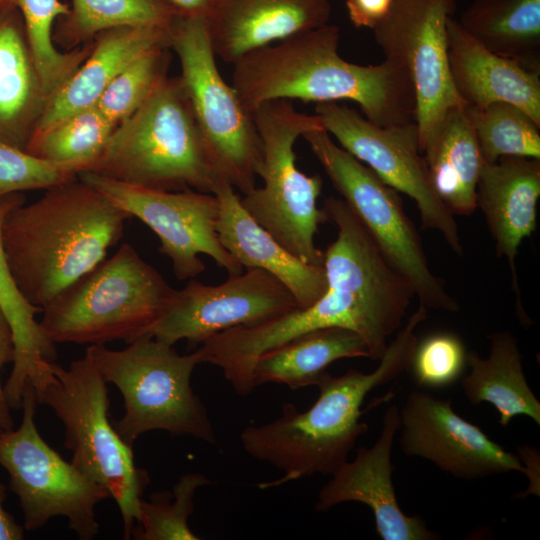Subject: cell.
I'll use <instances>...</instances> for the list:
<instances>
[{"mask_svg": "<svg viewBox=\"0 0 540 540\" xmlns=\"http://www.w3.org/2000/svg\"><path fill=\"white\" fill-rule=\"evenodd\" d=\"M6 487L0 482V540H22L24 527L4 508Z\"/></svg>", "mask_w": 540, "mask_h": 540, "instance_id": "ab89813d", "label": "cell"}, {"mask_svg": "<svg viewBox=\"0 0 540 540\" xmlns=\"http://www.w3.org/2000/svg\"><path fill=\"white\" fill-rule=\"evenodd\" d=\"M465 107L450 108L421 148L435 192L458 215H471L477 208L476 187L483 162Z\"/></svg>", "mask_w": 540, "mask_h": 540, "instance_id": "484cf974", "label": "cell"}, {"mask_svg": "<svg viewBox=\"0 0 540 540\" xmlns=\"http://www.w3.org/2000/svg\"><path fill=\"white\" fill-rule=\"evenodd\" d=\"M370 358L364 339L342 327L305 332L262 353L252 369L257 386L283 384L291 389L316 385L328 366L344 358Z\"/></svg>", "mask_w": 540, "mask_h": 540, "instance_id": "83f0119b", "label": "cell"}, {"mask_svg": "<svg viewBox=\"0 0 540 540\" xmlns=\"http://www.w3.org/2000/svg\"><path fill=\"white\" fill-rule=\"evenodd\" d=\"M322 209L337 229L323 252L324 294L307 308L216 333L198 348L202 363L217 366L238 395L255 389L252 369L262 353L319 328L356 332L367 344L369 359L379 361L407 315L415 296L411 285L387 262L346 202L330 196Z\"/></svg>", "mask_w": 540, "mask_h": 540, "instance_id": "6da1fadb", "label": "cell"}, {"mask_svg": "<svg viewBox=\"0 0 540 540\" xmlns=\"http://www.w3.org/2000/svg\"><path fill=\"white\" fill-rule=\"evenodd\" d=\"M4 431H5V430L2 429V428L0 427V435H1Z\"/></svg>", "mask_w": 540, "mask_h": 540, "instance_id": "ee69618b", "label": "cell"}, {"mask_svg": "<svg viewBox=\"0 0 540 540\" xmlns=\"http://www.w3.org/2000/svg\"><path fill=\"white\" fill-rule=\"evenodd\" d=\"M24 200L21 193L0 200V308L10 323L15 340V359L4 393L10 408L15 410L22 406L26 383L31 382L35 389L42 386L52 375L49 363L54 362L57 356L55 343L46 336L35 318L42 309L30 303L17 286L2 248L3 220Z\"/></svg>", "mask_w": 540, "mask_h": 540, "instance_id": "d4e9b609", "label": "cell"}, {"mask_svg": "<svg viewBox=\"0 0 540 540\" xmlns=\"http://www.w3.org/2000/svg\"><path fill=\"white\" fill-rule=\"evenodd\" d=\"M14 2L22 16L28 46L50 100L87 58L92 42L68 52H62L55 46L54 24L70 11V6L65 2L61 0H14Z\"/></svg>", "mask_w": 540, "mask_h": 540, "instance_id": "1f68e13d", "label": "cell"}, {"mask_svg": "<svg viewBox=\"0 0 540 540\" xmlns=\"http://www.w3.org/2000/svg\"><path fill=\"white\" fill-rule=\"evenodd\" d=\"M86 353L123 397L125 412L113 425L128 446L153 430L216 443L207 409L191 386L201 363L198 350L180 355L173 345L147 336L122 350L89 345Z\"/></svg>", "mask_w": 540, "mask_h": 540, "instance_id": "ba28073f", "label": "cell"}, {"mask_svg": "<svg viewBox=\"0 0 540 540\" xmlns=\"http://www.w3.org/2000/svg\"><path fill=\"white\" fill-rule=\"evenodd\" d=\"M252 115L262 143L258 176L263 186L244 194L241 204L289 252L308 264L323 266L324 254L315 244L319 225L327 222L317 207L323 180L300 171L294 151L304 133L324 129L322 120L296 111L286 99L264 102Z\"/></svg>", "mask_w": 540, "mask_h": 540, "instance_id": "9c48e42d", "label": "cell"}, {"mask_svg": "<svg viewBox=\"0 0 540 540\" xmlns=\"http://www.w3.org/2000/svg\"><path fill=\"white\" fill-rule=\"evenodd\" d=\"M483 162L503 156L540 159V126L522 109L505 102L466 106Z\"/></svg>", "mask_w": 540, "mask_h": 540, "instance_id": "d6a6232c", "label": "cell"}, {"mask_svg": "<svg viewBox=\"0 0 540 540\" xmlns=\"http://www.w3.org/2000/svg\"><path fill=\"white\" fill-rule=\"evenodd\" d=\"M115 127L93 105L34 133L25 151L78 174L101 155Z\"/></svg>", "mask_w": 540, "mask_h": 540, "instance_id": "f546056e", "label": "cell"}, {"mask_svg": "<svg viewBox=\"0 0 540 540\" xmlns=\"http://www.w3.org/2000/svg\"><path fill=\"white\" fill-rule=\"evenodd\" d=\"M37 398L31 382L22 396V421L16 430L0 435V465L9 475V489L17 496L24 529L44 527L63 516L80 540L99 532L96 505L110 498L109 491L65 461L41 437L36 423Z\"/></svg>", "mask_w": 540, "mask_h": 540, "instance_id": "7c38bea8", "label": "cell"}, {"mask_svg": "<svg viewBox=\"0 0 540 540\" xmlns=\"http://www.w3.org/2000/svg\"><path fill=\"white\" fill-rule=\"evenodd\" d=\"M522 362L518 341L508 331L490 336L487 357L467 353L470 372L461 381L463 394L473 405L491 404L503 427L520 415L540 425V402L526 380Z\"/></svg>", "mask_w": 540, "mask_h": 540, "instance_id": "4316f807", "label": "cell"}, {"mask_svg": "<svg viewBox=\"0 0 540 540\" xmlns=\"http://www.w3.org/2000/svg\"><path fill=\"white\" fill-rule=\"evenodd\" d=\"M77 177L105 195L130 217H136L159 238V251L172 264L179 280L193 279L205 270L206 254L228 275L242 273V265L222 246L216 225L219 202L214 194L163 191L122 183L93 172Z\"/></svg>", "mask_w": 540, "mask_h": 540, "instance_id": "4fadbf2b", "label": "cell"}, {"mask_svg": "<svg viewBox=\"0 0 540 540\" xmlns=\"http://www.w3.org/2000/svg\"><path fill=\"white\" fill-rule=\"evenodd\" d=\"M330 0H216L206 22L215 56L243 55L328 24Z\"/></svg>", "mask_w": 540, "mask_h": 540, "instance_id": "d6986e66", "label": "cell"}, {"mask_svg": "<svg viewBox=\"0 0 540 540\" xmlns=\"http://www.w3.org/2000/svg\"><path fill=\"white\" fill-rule=\"evenodd\" d=\"M419 323V317H408L373 371L349 369L340 376L325 372L315 385L319 396L310 408L299 412L294 404L285 403L277 419L241 432L246 453L283 472L259 488L279 487L315 474L330 476L348 460L358 438L368 430L361 421L366 396L410 369Z\"/></svg>", "mask_w": 540, "mask_h": 540, "instance_id": "277c9868", "label": "cell"}, {"mask_svg": "<svg viewBox=\"0 0 540 540\" xmlns=\"http://www.w3.org/2000/svg\"><path fill=\"white\" fill-rule=\"evenodd\" d=\"M130 215L78 177L46 189L5 216L1 243L10 272L43 308L105 258Z\"/></svg>", "mask_w": 540, "mask_h": 540, "instance_id": "3957f363", "label": "cell"}, {"mask_svg": "<svg viewBox=\"0 0 540 540\" xmlns=\"http://www.w3.org/2000/svg\"><path fill=\"white\" fill-rule=\"evenodd\" d=\"M339 28L326 24L251 51L233 63L232 86L251 114L264 102L357 103L370 122L415 123L416 98L408 72L388 60L358 65L338 53Z\"/></svg>", "mask_w": 540, "mask_h": 540, "instance_id": "7a4b0ae2", "label": "cell"}, {"mask_svg": "<svg viewBox=\"0 0 540 540\" xmlns=\"http://www.w3.org/2000/svg\"><path fill=\"white\" fill-rule=\"evenodd\" d=\"M539 197L540 159L503 156L492 163L482 162L476 207L483 212L497 256L508 262L517 309L521 312L515 261L523 240L535 231Z\"/></svg>", "mask_w": 540, "mask_h": 540, "instance_id": "ffe728a7", "label": "cell"}, {"mask_svg": "<svg viewBox=\"0 0 540 540\" xmlns=\"http://www.w3.org/2000/svg\"><path fill=\"white\" fill-rule=\"evenodd\" d=\"M15 359V340L12 328L5 314L0 308V373L2 368L13 363ZM11 408L6 400L4 386L0 380V427L5 431L13 428V418Z\"/></svg>", "mask_w": 540, "mask_h": 540, "instance_id": "74e56055", "label": "cell"}, {"mask_svg": "<svg viewBox=\"0 0 540 540\" xmlns=\"http://www.w3.org/2000/svg\"><path fill=\"white\" fill-rule=\"evenodd\" d=\"M213 194L219 202V241L243 268L271 274L292 293L300 309L311 306L324 294L327 281L323 266L308 264L284 248L250 216L226 180Z\"/></svg>", "mask_w": 540, "mask_h": 540, "instance_id": "44dd1931", "label": "cell"}, {"mask_svg": "<svg viewBox=\"0 0 540 540\" xmlns=\"http://www.w3.org/2000/svg\"><path fill=\"white\" fill-rule=\"evenodd\" d=\"M302 137L384 258L411 285L419 303L427 309L457 312V301L429 268L420 235L398 192L337 145L325 129Z\"/></svg>", "mask_w": 540, "mask_h": 540, "instance_id": "8fae6325", "label": "cell"}, {"mask_svg": "<svg viewBox=\"0 0 540 540\" xmlns=\"http://www.w3.org/2000/svg\"><path fill=\"white\" fill-rule=\"evenodd\" d=\"M447 47L451 81L468 106L509 103L540 126L539 71L491 52L453 17L447 22Z\"/></svg>", "mask_w": 540, "mask_h": 540, "instance_id": "7402d4cb", "label": "cell"}, {"mask_svg": "<svg viewBox=\"0 0 540 540\" xmlns=\"http://www.w3.org/2000/svg\"><path fill=\"white\" fill-rule=\"evenodd\" d=\"M211 481L202 473L187 472L180 476L172 491L152 493L142 499L139 518L132 530L135 540H198L188 520L194 511L196 491Z\"/></svg>", "mask_w": 540, "mask_h": 540, "instance_id": "836d02e7", "label": "cell"}, {"mask_svg": "<svg viewBox=\"0 0 540 540\" xmlns=\"http://www.w3.org/2000/svg\"><path fill=\"white\" fill-rule=\"evenodd\" d=\"M517 456L521 460L522 464L526 470V476L530 480V490L529 493L536 494V489L539 491V485L536 484V481L539 483V476H536V473L539 474V454L535 448L532 447H519Z\"/></svg>", "mask_w": 540, "mask_h": 540, "instance_id": "b9f144b4", "label": "cell"}, {"mask_svg": "<svg viewBox=\"0 0 540 540\" xmlns=\"http://www.w3.org/2000/svg\"><path fill=\"white\" fill-rule=\"evenodd\" d=\"M49 367L52 375L35 389L37 401L49 406L61 420L64 447L72 452L71 463L109 491L122 516L123 538L131 539L150 477L136 465L133 448L109 420L108 383L86 352L67 369L54 362Z\"/></svg>", "mask_w": 540, "mask_h": 540, "instance_id": "52a82bcc", "label": "cell"}, {"mask_svg": "<svg viewBox=\"0 0 540 540\" xmlns=\"http://www.w3.org/2000/svg\"><path fill=\"white\" fill-rule=\"evenodd\" d=\"M458 22L491 52L540 72V0H474Z\"/></svg>", "mask_w": 540, "mask_h": 540, "instance_id": "f1b7e54d", "label": "cell"}, {"mask_svg": "<svg viewBox=\"0 0 540 540\" xmlns=\"http://www.w3.org/2000/svg\"><path fill=\"white\" fill-rule=\"evenodd\" d=\"M399 413L398 440L407 456L421 457L467 480L513 471L526 474L519 457L458 415L451 399L412 391Z\"/></svg>", "mask_w": 540, "mask_h": 540, "instance_id": "e0dca14e", "label": "cell"}, {"mask_svg": "<svg viewBox=\"0 0 540 540\" xmlns=\"http://www.w3.org/2000/svg\"><path fill=\"white\" fill-rule=\"evenodd\" d=\"M49 102L16 5L0 12V141L25 150Z\"/></svg>", "mask_w": 540, "mask_h": 540, "instance_id": "cb8c5ba5", "label": "cell"}, {"mask_svg": "<svg viewBox=\"0 0 540 540\" xmlns=\"http://www.w3.org/2000/svg\"><path fill=\"white\" fill-rule=\"evenodd\" d=\"M315 112L344 150L416 203L422 228L438 231L458 256L463 255L458 225L432 186L415 123L379 126L337 102L317 103Z\"/></svg>", "mask_w": 540, "mask_h": 540, "instance_id": "5bb4252c", "label": "cell"}, {"mask_svg": "<svg viewBox=\"0 0 540 540\" xmlns=\"http://www.w3.org/2000/svg\"><path fill=\"white\" fill-rule=\"evenodd\" d=\"M168 28L121 26L99 33L87 58L49 100L34 133L95 105L111 81L141 55L169 48Z\"/></svg>", "mask_w": 540, "mask_h": 540, "instance_id": "603a6c76", "label": "cell"}, {"mask_svg": "<svg viewBox=\"0 0 540 540\" xmlns=\"http://www.w3.org/2000/svg\"><path fill=\"white\" fill-rule=\"evenodd\" d=\"M292 293L268 272L249 268L219 285L191 279L174 297L148 337L174 345L202 344L216 333L275 319L298 309Z\"/></svg>", "mask_w": 540, "mask_h": 540, "instance_id": "2e32d148", "label": "cell"}, {"mask_svg": "<svg viewBox=\"0 0 540 540\" xmlns=\"http://www.w3.org/2000/svg\"><path fill=\"white\" fill-rule=\"evenodd\" d=\"M169 48L181 65V80L220 175L247 194L256 187L262 143L253 115L219 73L204 16L176 15L168 28Z\"/></svg>", "mask_w": 540, "mask_h": 540, "instance_id": "30bf717a", "label": "cell"}, {"mask_svg": "<svg viewBox=\"0 0 540 540\" xmlns=\"http://www.w3.org/2000/svg\"><path fill=\"white\" fill-rule=\"evenodd\" d=\"M13 5H15L14 0H0V12Z\"/></svg>", "mask_w": 540, "mask_h": 540, "instance_id": "7bdbcfd3", "label": "cell"}, {"mask_svg": "<svg viewBox=\"0 0 540 540\" xmlns=\"http://www.w3.org/2000/svg\"><path fill=\"white\" fill-rule=\"evenodd\" d=\"M457 0H392L372 29L385 60L409 74L416 98L419 148L454 106H468L451 81L447 58V22Z\"/></svg>", "mask_w": 540, "mask_h": 540, "instance_id": "9a60e30c", "label": "cell"}, {"mask_svg": "<svg viewBox=\"0 0 540 540\" xmlns=\"http://www.w3.org/2000/svg\"><path fill=\"white\" fill-rule=\"evenodd\" d=\"M87 171L163 191L193 188L213 194L225 180L199 130L181 78L167 76L115 127Z\"/></svg>", "mask_w": 540, "mask_h": 540, "instance_id": "5b68a950", "label": "cell"}, {"mask_svg": "<svg viewBox=\"0 0 540 540\" xmlns=\"http://www.w3.org/2000/svg\"><path fill=\"white\" fill-rule=\"evenodd\" d=\"M167 49L156 48L135 59L100 95L95 105L115 126L131 116L166 77Z\"/></svg>", "mask_w": 540, "mask_h": 540, "instance_id": "e575fe53", "label": "cell"}, {"mask_svg": "<svg viewBox=\"0 0 540 540\" xmlns=\"http://www.w3.org/2000/svg\"><path fill=\"white\" fill-rule=\"evenodd\" d=\"M392 0H346L349 19L355 28L373 29L388 13Z\"/></svg>", "mask_w": 540, "mask_h": 540, "instance_id": "f35d334b", "label": "cell"}, {"mask_svg": "<svg viewBox=\"0 0 540 540\" xmlns=\"http://www.w3.org/2000/svg\"><path fill=\"white\" fill-rule=\"evenodd\" d=\"M176 15L164 0H72L69 13L58 19L53 39L71 49L115 27H167Z\"/></svg>", "mask_w": 540, "mask_h": 540, "instance_id": "4dcf8cb0", "label": "cell"}, {"mask_svg": "<svg viewBox=\"0 0 540 540\" xmlns=\"http://www.w3.org/2000/svg\"><path fill=\"white\" fill-rule=\"evenodd\" d=\"M178 15L204 16L210 12L216 0H164Z\"/></svg>", "mask_w": 540, "mask_h": 540, "instance_id": "60d3db41", "label": "cell"}, {"mask_svg": "<svg viewBox=\"0 0 540 540\" xmlns=\"http://www.w3.org/2000/svg\"><path fill=\"white\" fill-rule=\"evenodd\" d=\"M399 427V409L392 404L384 412L378 439L370 447L359 448L352 461L330 475L318 493L315 509L323 512L344 502H359L371 509L383 540L439 539L422 518L406 515L397 502L391 452Z\"/></svg>", "mask_w": 540, "mask_h": 540, "instance_id": "ac0fdd59", "label": "cell"}, {"mask_svg": "<svg viewBox=\"0 0 540 540\" xmlns=\"http://www.w3.org/2000/svg\"><path fill=\"white\" fill-rule=\"evenodd\" d=\"M176 290L128 243L42 308L39 324L56 343L130 344L147 337Z\"/></svg>", "mask_w": 540, "mask_h": 540, "instance_id": "8992f818", "label": "cell"}, {"mask_svg": "<svg viewBox=\"0 0 540 540\" xmlns=\"http://www.w3.org/2000/svg\"><path fill=\"white\" fill-rule=\"evenodd\" d=\"M77 174L0 141V200L22 191L48 189Z\"/></svg>", "mask_w": 540, "mask_h": 540, "instance_id": "8d00e7d4", "label": "cell"}, {"mask_svg": "<svg viewBox=\"0 0 540 540\" xmlns=\"http://www.w3.org/2000/svg\"><path fill=\"white\" fill-rule=\"evenodd\" d=\"M467 366V352L455 334L439 332L418 342L410 368L420 387L443 388L452 385Z\"/></svg>", "mask_w": 540, "mask_h": 540, "instance_id": "d590c367", "label": "cell"}]
</instances>
